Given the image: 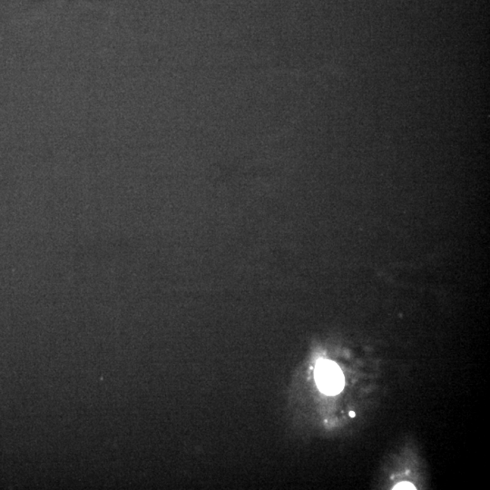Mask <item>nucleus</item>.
Segmentation results:
<instances>
[{"label":"nucleus","mask_w":490,"mask_h":490,"mask_svg":"<svg viewBox=\"0 0 490 490\" xmlns=\"http://www.w3.org/2000/svg\"><path fill=\"white\" fill-rule=\"evenodd\" d=\"M314 375L320 391L327 395L339 394L344 388V376L341 368L332 361H318Z\"/></svg>","instance_id":"f257e3e1"},{"label":"nucleus","mask_w":490,"mask_h":490,"mask_svg":"<svg viewBox=\"0 0 490 490\" xmlns=\"http://www.w3.org/2000/svg\"><path fill=\"white\" fill-rule=\"evenodd\" d=\"M394 490H404V489H407V490H415L416 488H415V486L413 484H411L410 482H401L398 484V485H396L394 488H393Z\"/></svg>","instance_id":"f03ea898"},{"label":"nucleus","mask_w":490,"mask_h":490,"mask_svg":"<svg viewBox=\"0 0 490 490\" xmlns=\"http://www.w3.org/2000/svg\"><path fill=\"white\" fill-rule=\"evenodd\" d=\"M349 416H351L352 418H354L355 417L354 412V411L349 412Z\"/></svg>","instance_id":"7ed1b4c3"}]
</instances>
